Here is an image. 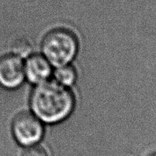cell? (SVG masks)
Instances as JSON below:
<instances>
[{
  "label": "cell",
  "mask_w": 156,
  "mask_h": 156,
  "mask_svg": "<svg viewBox=\"0 0 156 156\" xmlns=\"http://www.w3.org/2000/svg\"><path fill=\"white\" fill-rule=\"evenodd\" d=\"M34 115L41 122L56 123L67 118L75 105L73 94L57 82H47L35 87L31 95Z\"/></svg>",
  "instance_id": "obj_1"
},
{
  "label": "cell",
  "mask_w": 156,
  "mask_h": 156,
  "mask_svg": "<svg viewBox=\"0 0 156 156\" xmlns=\"http://www.w3.org/2000/svg\"><path fill=\"white\" fill-rule=\"evenodd\" d=\"M78 50L77 40L70 31L56 29L46 35L42 42L44 56L50 65L59 67L68 65Z\"/></svg>",
  "instance_id": "obj_2"
},
{
  "label": "cell",
  "mask_w": 156,
  "mask_h": 156,
  "mask_svg": "<svg viewBox=\"0 0 156 156\" xmlns=\"http://www.w3.org/2000/svg\"><path fill=\"white\" fill-rule=\"evenodd\" d=\"M12 133L20 145L31 146L41 140L44 135V126L36 116L29 113H22L13 120Z\"/></svg>",
  "instance_id": "obj_3"
},
{
  "label": "cell",
  "mask_w": 156,
  "mask_h": 156,
  "mask_svg": "<svg viewBox=\"0 0 156 156\" xmlns=\"http://www.w3.org/2000/svg\"><path fill=\"white\" fill-rule=\"evenodd\" d=\"M24 68L22 60L15 55L0 58V85L7 89H15L22 84Z\"/></svg>",
  "instance_id": "obj_4"
},
{
  "label": "cell",
  "mask_w": 156,
  "mask_h": 156,
  "mask_svg": "<svg viewBox=\"0 0 156 156\" xmlns=\"http://www.w3.org/2000/svg\"><path fill=\"white\" fill-rule=\"evenodd\" d=\"M24 76L33 84H39L48 81L52 74L51 65L44 56L31 55L24 65Z\"/></svg>",
  "instance_id": "obj_5"
},
{
  "label": "cell",
  "mask_w": 156,
  "mask_h": 156,
  "mask_svg": "<svg viewBox=\"0 0 156 156\" xmlns=\"http://www.w3.org/2000/svg\"><path fill=\"white\" fill-rule=\"evenodd\" d=\"M56 82L63 86H70L75 82L76 74L75 69L68 65L57 67L54 73Z\"/></svg>",
  "instance_id": "obj_6"
},
{
  "label": "cell",
  "mask_w": 156,
  "mask_h": 156,
  "mask_svg": "<svg viewBox=\"0 0 156 156\" xmlns=\"http://www.w3.org/2000/svg\"><path fill=\"white\" fill-rule=\"evenodd\" d=\"M32 47L28 41L25 39H18L12 44V51L14 55L21 59L23 57H28L32 53Z\"/></svg>",
  "instance_id": "obj_7"
},
{
  "label": "cell",
  "mask_w": 156,
  "mask_h": 156,
  "mask_svg": "<svg viewBox=\"0 0 156 156\" xmlns=\"http://www.w3.org/2000/svg\"><path fill=\"white\" fill-rule=\"evenodd\" d=\"M22 156H49L47 150L41 146H28L27 149L23 152Z\"/></svg>",
  "instance_id": "obj_8"
}]
</instances>
